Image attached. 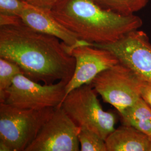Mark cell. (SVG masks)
Here are the masks:
<instances>
[{
  "label": "cell",
  "instance_id": "2",
  "mask_svg": "<svg viewBox=\"0 0 151 151\" xmlns=\"http://www.w3.org/2000/svg\"><path fill=\"white\" fill-rule=\"evenodd\" d=\"M50 14L79 40L91 45L115 42L143 25L135 14L120 15L93 0H62Z\"/></svg>",
  "mask_w": 151,
  "mask_h": 151
},
{
  "label": "cell",
  "instance_id": "11",
  "mask_svg": "<svg viewBox=\"0 0 151 151\" xmlns=\"http://www.w3.org/2000/svg\"><path fill=\"white\" fill-rule=\"evenodd\" d=\"M151 139L135 128L122 124L105 141L107 151H148Z\"/></svg>",
  "mask_w": 151,
  "mask_h": 151
},
{
  "label": "cell",
  "instance_id": "13",
  "mask_svg": "<svg viewBox=\"0 0 151 151\" xmlns=\"http://www.w3.org/2000/svg\"><path fill=\"white\" fill-rule=\"evenodd\" d=\"M103 8L122 15H132L144 9L149 0H93Z\"/></svg>",
  "mask_w": 151,
  "mask_h": 151
},
{
  "label": "cell",
  "instance_id": "14",
  "mask_svg": "<svg viewBox=\"0 0 151 151\" xmlns=\"http://www.w3.org/2000/svg\"><path fill=\"white\" fill-rule=\"evenodd\" d=\"M23 74L18 65L9 60L0 58V103H4L6 90L11 86L16 76Z\"/></svg>",
  "mask_w": 151,
  "mask_h": 151
},
{
  "label": "cell",
  "instance_id": "7",
  "mask_svg": "<svg viewBox=\"0 0 151 151\" xmlns=\"http://www.w3.org/2000/svg\"><path fill=\"white\" fill-rule=\"evenodd\" d=\"M80 130V127L62 107H57L25 151H80L78 138Z\"/></svg>",
  "mask_w": 151,
  "mask_h": 151
},
{
  "label": "cell",
  "instance_id": "20",
  "mask_svg": "<svg viewBox=\"0 0 151 151\" xmlns=\"http://www.w3.org/2000/svg\"><path fill=\"white\" fill-rule=\"evenodd\" d=\"M22 1H25V2H27V0H22Z\"/></svg>",
  "mask_w": 151,
  "mask_h": 151
},
{
  "label": "cell",
  "instance_id": "17",
  "mask_svg": "<svg viewBox=\"0 0 151 151\" xmlns=\"http://www.w3.org/2000/svg\"><path fill=\"white\" fill-rule=\"evenodd\" d=\"M62 1V0H27V2L44 11L50 12L54 7Z\"/></svg>",
  "mask_w": 151,
  "mask_h": 151
},
{
  "label": "cell",
  "instance_id": "10",
  "mask_svg": "<svg viewBox=\"0 0 151 151\" xmlns=\"http://www.w3.org/2000/svg\"><path fill=\"white\" fill-rule=\"evenodd\" d=\"M22 22L33 30L59 38L72 47L82 45H91L79 40L75 35L58 22L50 14L27 2L20 16Z\"/></svg>",
  "mask_w": 151,
  "mask_h": 151
},
{
  "label": "cell",
  "instance_id": "12",
  "mask_svg": "<svg viewBox=\"0 0 151 151\" xmlns=\"http://www.w3.org/2000/svg\"><path fill=\"white\" fill-rule=\"evenodd\" d=\"M118 113L122 124L130 125L151 137V108L142 97Z\"/></svg>",
  "mask_w": 151,
  "mask_h": 151
},
{
  "label": "cell",
  "instance_id": "8",
  "mask_svg": "<svg viewBox=\"0 0 151 151\" xmlns=\"http://www.w3.org/2000/svg\"><path fill=\"white\" fill-rule=\"evenodd\" d=\"M91 45L111 52L120 63L134 70L144 81L151 82V43L143 30L132 31L113 43Z\"/></svg>",
  "mask_w": 151,
  "mask_h": 151
},
{
  "label": "cell",
  "instance_id": "15",
  "mask_svg": "<svg viewBox=\"0 0 151 151\" xmlns=\"http://www.w3.org/2000/svg\"><path fill=\"white\" fill-rule=\"evenodd\" d=\"M78 138L81 151H107L105 141L96 133L80 128Z\"/></svg>",
  "mask_w": 151,
  "mask_h": 151
},
{
  "label": "cell",
  "instance_id": "1",
  "mask_svg": "<svg viewBox=\"0 0 151 151\" xmlns=\"http://www.w3.org/2000/svg\"><path fill=\"white\" fill-rule=\"evenodd\" d=\"M72 49L59 38L37 32L23 22L0 27V58L19 65L32 81L68 82L76 66Z\"/></svg>",
  "mask_w": 151,
  "mask_h": 151
},
{
  "label": "cell",
  "instance_id": "9",
  "mask_svg": "<svg viewBox=\"0 0 151 151\" xmlns=\"http://www.w3.org/2000/svg\"><path fill=\"white\" fill-rule=\"evenodd\" d=\"M71 55L75 58V69L67 84L65 97L76 88L91 83L100 73L119 63L111 52L92 45L76 47L72 49Z\"/></svg>",
  "mask_w": 151,
  "mask_h": 151
},
{
  "label": "cell",
  "instance_id": "16",
  "mask_svg": "<svg viewBox=\"0 0 151 151\" xmlns=\"http://www.w3.org/2000/svg\"><path fill=\"white\" fill-rule=\"evenodd\" d=\"M26 4L22 0H0V15L20 17Z\"/></svg>",
  "mask_w": 151,
  "mask_h": 151
},
{
  "label": "cell",
  "instance_id": "18",
  "mask_svg": "<svg viewBox=\"0 0 151 151\" xmlns=\"http://www.w3.org/2000/svg\"><path fill=\"white\" fill-rule=\"evenodd\" d=\"M141 97L151 108V82L144 81L140 91Z\"/></svg>",
  "mask_w": 151,
  "mask_h": 151
},
{
  "label": "cell",
  "instance_id": "5",
  "mask_svg": "<svg viewBox=\"0 0 151 151\" xmlns=\"http://www.w3.org/2000/svg\"><path fill=\"white\" fill-rule=\"evenodd\" d=\"M143 82L134 70L119 62L100 73L91 85L105 103L120 113L141 98Z\"/></svg>",
  "mask_w": 151,
  "mask_h": 151
},
{
  "label": "cell",
  "instance_id": "6",
  "mask_svg": "<svg viewBox=\"0 0 151 151\" xmlns=\"http://www.w3.org/2000/svg\"><path fill=\"white\" fill-rule=\"evenodd\" d=\"M67 83V81H60L42 85L19 74L6 90L4 103L24 109L59 107L65 99Z\"/></svg>",
  "mask_w": 151,
  "mask_h": 151
},
{
  "label": "cell",
  "instance_id": "19",
  "mask_svg": "<svg viewBox=\"0 0 151 151\" xmlns=\"http://www.w3.org/2000/svg\"><path fill=\"white\" fill-rule=\"evenodd\" d=\"M148 151H151V141H150V146H149V149H148Z\"/></svg>",
  "mask_w": 151,
  "mask_h": 151
},
{
  "label": "cell",
  "instance_id": "4",
  "mask_svg": "<svg viewBox=\"0 0 151 151\" xmlns=\"http://www.w3.org/2000/svg\"><path fill=\"white\" fill-rule=\"evenodd\" d=\"M97 94L91 83L83 85L70 91L60 106L78 127L91 130L105 140L115 129L116 117L103 110Z\"/></svg>",
  "mask_w": 151,
  "mask_h": 151
},
{
  "label": "cell",
  "instance_id": "3",
  "mask_svg": "<svg viewBox=\"0 0 151 151\" xmlns=\"http://www.w3.org/2000/svg\"><path fill=\"white\" fill-rule=\"evenodd\" d=\"M55 109H24L0 103V151H25Z\"/></svg>",
  "mask_w": 151,
  "mask_h": 151
}]
</instances>
